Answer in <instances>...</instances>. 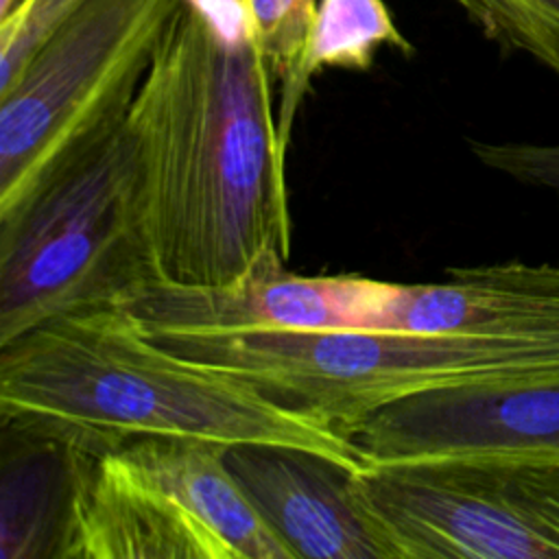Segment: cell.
Instances as JSON below:
<instances>
[{"label": "cell", "instance_id": "obj_13", "mask_svg": "<svg viewBox=\"0 0 559 559\" xmlns=\"http://www.w3.org/2000/svg\"><path fill=\"white\" fill-rule=\"evenodd\" d=\"M502 50L559 74V0H452Z\"/></svg>", "mask_w": 559, "mask_h": 559}, {"label": "cell", "instance_id": "obj_7", "mask_svg": "<svg viewBox=\"0 0 559 559\" xmlns=\"http://www.w3.org/2000/svg\"><path fill=\"white\" fill-rule=\"evenodd\" d=\"M365 465L476 454H559V373L421 391L338 430Z\"/></svg>", "mask_w": 559, "mask_h": 559}, {"label": "cell", "instance_id": "obj_6", "mask_svg": "<svg viewBox=\"0 0 559 559\" xmlns=\"http://www.w3.org/2000/svg\"><path fill=\"white\" fill-rule=\"evenodd\" d=\"M352 491L386 559H559V454L373 463Z\"/></svg>", "mask_w": 559, "mask_h": 559}, {"label": "cell", "instance_id": "obj_14", "mask_svg": "<svg viewBox=\"0 0 559 559\" xmlns=\"http://www.w3.org/2000/svg\"><path fill=\"white\" fill-rule=\"evenodd\" d=\"M251 37L262 52L271 79L288 85L306 55L317 0H245Z\"/></svg>", "mask_w": 559, "mask_h": 559}, {"label": "cell", "instance_id": "obj_3", "mask_svg": "<svg viewBox=\"0 0 559 559\" xmlns=\"http://www.w3.org/2000/svg\"><path fill=\"white\" fill-rule=\"evenodd\" d=\"M157 280L127 118L0 216V345Z\"/></svg>", "mask_w": 559, "mask_h": 559}, {"label": "cell", "instance_id": "obj_11", "mask_svg": "<svg viewBox=\"0 0 559 559\" xmlns=\"http://www.w3.org/2000/svg\"><path fill=\"white\" fill-rule=\"evenodd\" d=\"M157 480L236 559H295L227 465V445L190 437H140L116 445Z\"/></svg>", "mask_w": 559, "mask_h": 559}, {"label": "cell", "instance_id": "obj_4", "mask_svg": "<svg viewBox=\"0 0 559 559\" xmlns=\"http://www.w3.org/2000/svg\"><path fill=\"white\" fill-rule=\"evenodd\" d=\"M151 336L336 430L421 391L559 373L557 343L369 328Z\"/></svg>", "mask_w": 559, "mask_h": 559}, {"label": "cell", "instance_id": "obj_16", "mask_svg": "<svg viewBox=\"0 0 559 559\" xmlns=\"http://www.w3.org/2000/svg\"><path fill=\"white\" fill-rule=\"evenodd\" d=\"M469 151L483 166L524 186L552 192L559 205V144L472 140Z\"/></svg>", "mask_w": 559, "mask_h": 559}, {"label": "cell", "instance_id": "obj_2", "mask_svg": "<svg viewBox=\"0 0 559 559\" xmlns=\"http://www.w3.org/2000/svg\"><path fill=\"white\" fill-rule=\"evenodd\" d=\"M0 413L4 424L87 448L190 437L301 448L365 467L330 424L159 345L120 306L66 314L0 345Z\"/></svg>", "mask_w": 559, "mask_h": 559}, {"label": "cell", "instance_id": "obj_17", "mask_svg": "<svg viewBox=\"0 0 559 559\" xmlns=\"http://www.w3.org/2000/svg\"><path fill=\"white\" fill-rule=\"evenodd\" d=\"M24 0H0V20L11 15Z\"/></svg>", "mask_w": 559, "mask_h": 559}, {"label": "cell", "instance_id": "obj_5", "mask_svg": "<svg viewBox=\"0 0 559 559\" xmlns=\"http://www.w3.org/2000/svg\"><path fill=\"white\" fill-rule=\"evenodd\" d=\"M186 0H90L0 92V216L120 124Z\"/></svg>", "mask_w": 559, "mask_h": 559}, {"label": "cell", "instance_id": "obj_15", "mask_svg": "<svg viewBox=\"0 0 559 559\" xmlns=\"http://www.w3.org/2000/svg\"><path fill=\"white\" fill-rule=\"evenodd\" d=\"M90 0H24L0 20V92L9 90L41 44Z\"/></svg>", "mask_w": 559, "mask_h": 559}, {"label": "cell", "instance_id": "obj_12", "mask_svg": "<svg viewBox=\"0 0 559 559\" xmlns=\"http://www.w3.org/2000/svg\"><path fill=\"white\" fill-rule=\"evenodd\" d=\"M382 46L413 50L382 0H321L301 66L295 79L282 87L277 118L282 142L288 146L293 120L314 74L325 68L367 70Z\"/></svg>", "mask_w": 559, "mask_h": 559}, {"label": "cell", "instance_id": "obj_1", "mask_svg": "<svg viewBox=\"0 0 559 559\" xmlns=\"http://www.w3.org/2000/svg\"><path fill=\"white\" fill-rule=\"evenodd\" d=\"M157 280L216 286L290 255L286 144L245 0H186L127 114Z\"/></svg>", "mask_w": 559, "mask_h": 559}, {"label": "cell", "instance_id": "obj_10", "mask_svg": "<svg viewBox=\"0 0 559 559\" xmlns=\"http://www.w3.org/2000/svg\"><path fill=\"white\" fill-rule=\"evenodd\" d=\"M227 465L295 559H386L358 511L354 469L310 450L255 443L227 445Z\"/></svg>", "mask_w": 559, "mask_h": 559}, {"label": "cell", "instance_id": "obj_8", "mask_svg": "<svg viewBox=\"0 0 559 559\" xmlns=\"http://www.w3.org/2000/svg\"><path fill=\"white\" fill-rule=\"evenodd\" d=\"M269 255L234 282L183 286L153 280L118 306L148 334L380 330L395 282L360 275H297Z\"/></svg>", "mask_w": 559, "mask_h": 559}, {"label": "cell", "instance_id": "obj_9", "mask_svg": "<svg viewBox=\"0 0 559 559\" xmlns=\"http://www.w3.org/2000/svg\"><path fill=\"white\" fill-rule=\"evenodd\" d=\"M57 559H236L157 480L116 448L70 443Z\"/></svg>", "mask_w": 559, "mask_h": 559}]
</instances>
